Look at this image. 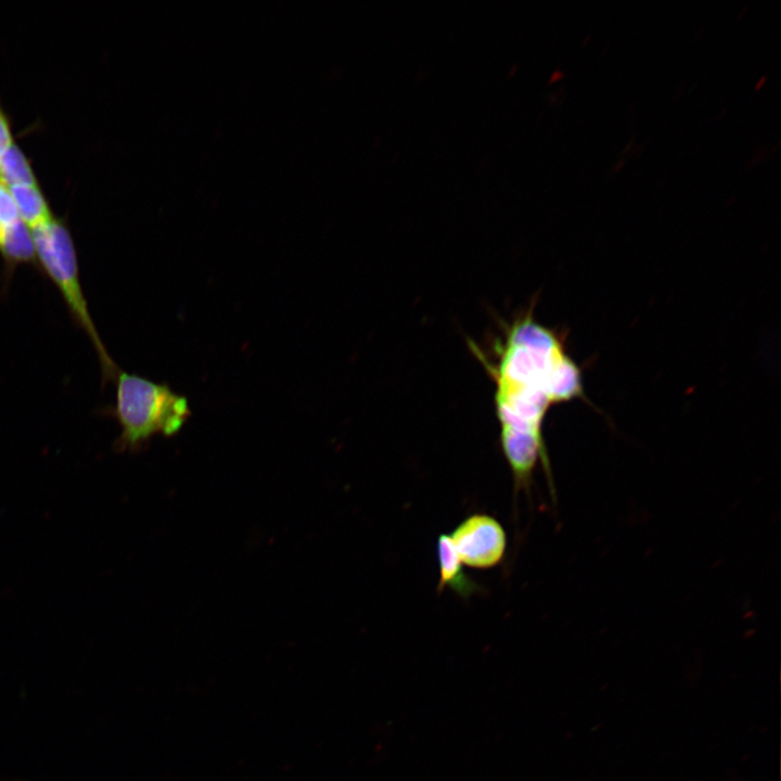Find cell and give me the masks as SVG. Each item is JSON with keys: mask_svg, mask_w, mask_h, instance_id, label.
Listing matches in <instances>:
<instances>
[{"mask_svg": "<svg viewBox=\"0 0 781 781\" xmlns=\"http://www.w3.org/2000/svg\"><path fill=\"white\" fill-rule=\"evenodd\" d=\"M533 307L504 323L502 336L491 346V357L473 344L471 349L495 384L499 444L512 473L514 496L522 490L530 492L538 462L554 496L543 420L554 405L590 401L582 370L567 353L564 332L536 321Z\"/></svg>", "mask_w": 781, "mask_h": 781, "instance_id": "6da1fadb", "label": "cell"}, {"mask_svg": "<svg viewBox=\"0 0 781 781\" xmlns=\"http://www.w3.org/2000/svg\"><path fill=\"white\" fill-rule=\"evenodd\" d=\"M449 536L462 564L474 569L498 566L507 552L505 529L495 516L487 513L469 514Z\"/></svg>", "mask_w": 781, "mask_h": 781, "instance_id": "277c9868", "label": "cell"}, {"mask_svg": "<svg viewBox=\"0 0 781 781\" xmlns=\"http://www.w3.org/2000/svg\"><path fill=\"white\" fill-rule=\"evenodd\" d=\"M12 143L8 119L0 108V153Z\"/></svg>", "mask_w": 781, "mask_h": 781, "instance_id": "30bf717a", "label": "cell"}, {"mask_svg": "<svg viewBox=\"0 0 781 781\" xmlns=\"http://www.w3.org/2000/svg\"><path fill=\"white\" fill-rule=\"evenodd\" d=\"M36 259L56 285L72 316L92 342L103 370L104 379L112 380L118 369L98 334L90 316L80 279L74 242L64 223L52 219L31 229Z\"/></svg>", "mask_w": 781, "mask_h": 781, "instance_id": "3957f363", "label": "cell"}, {"mask_svg": "<svg viewBox=\"0 0 781 781\" xmlns=\"http://www.w3.org/2000/svg\"><path fill=\"white\" fill-rule=\"evenodd\" d=\"M112 381L116 390L113 415L121 428L117 440L120 449H138L157 434L174 436L192 414L188 398L167 383H156L119 368Z\"/></svg>", "mask_w": 781, "mask_h": 781, "instance_id": "7a4b0ae2", "label": "cell"}, {"mask_svg": "<svg viewBox=\"0 0 781 781\" xmlns=\"http://www.w3.org/2000/svg\"><path fill=\"white\" fill-rule=\"evenodd\" d=\"M20 219L13 197L7 183L0 178V223L8 227Z\"/></svg>", "mask_w": 781, "mask_h": 781, "instance_id": "9c48e42d", "label": "cell"}, {"mask_svg": "<svg viewBox=\"0 0 781 781\" xmlns=\"http://www.w3.org/2000/svg\"><path fill=\"white\" fill-rule=\"evenodd\" d=\"M0 253L10 264L36 260L33 235L21 219H17L5 228Z\"/></svg>", "mask_w": 781, "mask_h": 781, "instance_id": "52a82bcc", "label": "cell"}, {"mask_svg": "<svg viewBox=\"0 0 781 781\" xmlns=\"http://www.w3.org/2000/svg\"><path fill=\"white\" fill-rule=\"evenodd\" d=\"M436 552L438 563L437 592L448 588L458 597L468 599L479 591V585L464 571V565L454 549L449 534L441 533L438 535Z\"/></svg>", "mask_w": 781, "mask_h": 781, "instance_id": "5b68a950", "label": "cell"}, {"mask_svg": "<svg viewBox=\"0 0 781 781\" xmlns=\"http://www.w3.org/2000/svg\"><path fill=\"white\" fill-rule=\"evenodd\" d=\"M10 193L20 219L30 229L49 222L52 215L38 185L11 184Z\"/></svg>", "mask_w": 781, "mask_h": 781, "instance_id": "8992f818", "label": "cell"}, {"mask_svg": "<svg viewBox=\"0 0 781 781\" xmlns=\"http://www.w3.org/2000/svg\"><path fill=\"white\" fill-rule=\"evenodd\" d=\"M0 178L10 185L37 184L27 158L13 142L0 153Z\"/></svg>", "mask_w": 781, "mask_h": 781, "instance_id": "ba28073f", "label": "cell"}]
</instances>
